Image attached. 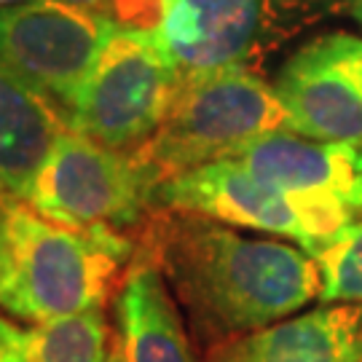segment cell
I'll return each mask as SVG.
<instances>
[{"instance_id": "1", "label": "cell", "mask_w": 362, "mask_h": 362, "mask_svg": "<svg viewBox=\"0 0 362 362\" xmlns=\"http://www.w3.org/2000/svg\"><path fill=\"white\" fill-rule=\"evenodd\" d=\"M137 231V252L164 274L202 351L320 300V269L296 242L172 209H153Z\"/></svg>"}, {"instance_id": "2", "label": "cell", "mask_w": 362, "mask_h": 362, "mask_svg": "<svg viewBox=\"0 0 362 362\" xmlns=\"http://www.w3.org/2000/svg\"><path fill=\"white\" fill-rule=\"evenodd\" d=\"M0 309L27 325L105 309L137 242L116 228H78L43 218L25 199H0Z\"/></svg>"}, {"instance_id": "3", "label": "cell", "mask_w": 362, "mask_h": 362, "mask_svg": "<svg viewBox=\"0 0 362 362\" xmlns=\"http://www.w3.org/2000/svg\"><path fill=\"white\" fill-rule=\"evenodd\" d=\"M279 129H287V118L274 83L250 67H233L182 81L161 127L132 153L156 188L188 169L231 158L252 140Z\"/></svg>"}, {"instance_id": "4", "label": "cell", "mask_w": 362, "mask_h": 362, "mask_svg": "<svg viewBox=\"0 0 362 362\" xmlns=\"http://www.w3.org/2000/svg\"><path fill=\"white\" fill-rule=\"evenodd\" d=\"M180 83L153 33L118 25L70 107L67 127L132 153L161 127Z\"/></svg>"}, {"instance_id": "5", "label": "cell", "mask_w": 362, "mask_h": 362, "mask_svg": "<svg viewBox=\"0 0 362 362\" xmlns=\"http://www.w3.org/2000/svg\"><path fill=\"white\" fill-rule=\"evenodd\" d=\"M25 202L43 218L78 228H140L153 212V182L134 153L67 127Z\"/></svg>"}, {"instance_id": "6", "label": "cell", "mask_w": 362, "mask_h": 362, "mask_svg": "<svg viewBox=\"0 0 362 362\" xmlns=\"http://www.w3.org/2000/svg\"><path fill=\"white\" fill-rule=\"evenodd\" d=\"M118 22L91 3L0 6V62L70 113Z\"/></svg>"}, {"instance_id": "7", "label": "cell", "mask_w": 362, "mask_h": 362, "mask_svg": "<svg viewBox=\"0 0 362 362\" xmlns=\"http://www.w3.org/2000/svg\"><path fill=\"white\" fill-rule=\"evenodd\" d=\"M285 196L303 220L311 250L362 215V145L269 132L231 156Z\"/></svg>"}, {"instance_id": "8", "label": "cell", "mask_w": 362, "mask_h": 362, "mask_svg": "<svg viewBox=\"0 0 362 362\" xmlns=\"http://www.w3.org/2000/svg\"><path fill=\"white\" fill-rule=\"evenodd\" d=\"M274 91L287 129L322 143L362 145V38L344 30L303 43L279 67Z\"/></svg>"}, {"instance_id": "9", "label": "cell", "mask_w": 362, "mask_h": 362, "mask_svg": "<svg viewBox=\"0 0 362 362\" xmlns=\"http://www.w3.org/2000/svg\"><path fill=\"white\" fill-rule=\"evenodd\" d=\"M153 209L188 212L233 228L263 231L296 242L306 252L311 250V236L293 204L236 158L209 161L158 182Z\"/></svg>"}, {"instance_id": "10", "label": "cell", "mask_w": 362, "mask_h": 362, "mask_svg": "<svg viewBox=\"0 0 362 362\" xmlns=\"http://www.w3.org/2000/svg\"><path fill=\"white\" fill-rule=\"evenodd\" d=\"M266 25V0H164L153 30L180 81L247 67Z\"/></svg>"}, {"instance_id": "11", "label": "cell", "mask_w": 362, "mask_h": 362, "mask_svg": "<svg viewBox=\"0 0 362 362\" xmlns=\"http://www.w3.org/2000/svg\"><path fill=\"white\" fill-rule=\"evenodd\" d=\"M362 303H320L314 311L220 341L204 362H360L357 333Z\"/></svg>"}, {"instance_id": "12", "label": "cell", "mask_w": 362, "mask_h": 362, "mask_svg": "<svg viewBox=\"0 0 362 362\" xmlns=\"http://www.w3.org/2000/svg\"><path fill=\"white\" fill-rule=\"evenodd\" d=\"M180 311L158 266L134 250L113 298V349L121 362H199Z\"/></svg>"}, {"instance_id": "13", "label": "cell", "mask_w": 362, "mask_h": 362, "mask_svg": "<svg viewBox=\"0 0 362 362\" xmlns=\"http://www.w3.org/2000/svg\"><path fill=\"white\" fill-rule=\"evenodd\" d=\"M65 129V110L0 62V199H25Z\"/></svg>"}, {"instance_id": "14", "label": "cell", "mask_w": 362, "mask_h": 362, "mask_svg": "<svg viewBox=\"0 0 362 362\" xmlns=\"http://www.w3.org/2000/svg\"><path fill=\"white\" fill-rule=\"evenodd\" d=\"M30 362H107L113 333L103 309L81 311L25 327Z\"/></svg>"}, {"instance_id": "15", "label": "cell", "mask_w": 362, "mask_h": 362, "mask_svg": "<svg viewBox=\"0 0 362 362\" xmlns=\"http://www.w3.org/2000/svg\"><path fill=\"white\" fill-rule=\"evenodd\" d=\"M320 303H362V215L314 247Z\"/></svg>"}, {"instance_id": "16", "label": "cell", "mask_w": 362, "mask_h": 362, "mask_svg": "<svg viewBox=\"0 0 362 362\" xmlns=\"http://www.w3.org/2000/svg\"><path fill=\"white\" fill-rule=\"evenodd\" d=\"M0 362H30L25 349V327L0 314Z\"/></svg>"}, {"instance_id": "17", "label": "cell", "mask_w": 362, "mask_h": 362, "mask_svg": "<svg viewBox=\"0 0 362 362\" xmlns=\"http://www.w3.org/2000/svg\"><path fill=\"white\" fill-rule=\"evenodd\" d=\"M349 13L354 16V22L362 27V0H349Z\"/></svg>"}, {"instance_id": "18", "label": "cell", "mask_w": 362, "mask_h": 362, "mask_svg": "<svg viewBox=\"0 0 362 362\" xmlns=\"http://www.w3.org/2000/svg\"><path fill=\"white\" fill-rule=\"evenodd\" d=\"M357 360L362 362V325H360V333H357Z\"/></svg>"}, {"instance_id": "19", "label": "cell", "mask_w": 362, "mask_h": 362, "mask_svg": "<svg viewBox=\"0 0 362 362\" xmlns=\"http://www.w3.org/2000/svg\"><path fill=\"white\" fill-rule=\"evenodd\" d=\"M107 362H121V357H118V351H116V349L110 351V357H107Z\"/></svg>"}, {"instance_id": "20", "label": "cell", "mask_w": 362, "mask_h": 362, "mask_svg": "<svg viewBox=\"0 0 362 362\" xmlns=\"http://www.w3.org/2000/svg\"><path fill=\"white\" fill-rule=\"evenodd\" d=\"M0 287H3V247H0Z\"/></svg>"}, {"instance_id": "21", "label": "cell", "mask_w": 362, "mask_h": 362, "mask_svg": "<svg viewBox=\"0 0 362 362\" xmlns=\"http://www.w3.org/2000/svg\"><path fill=\"white\" fill-rule=\"evenodd\" d=\"M13 3H25V0H0V6H13Z\"/></svg>"}]
</instances>
